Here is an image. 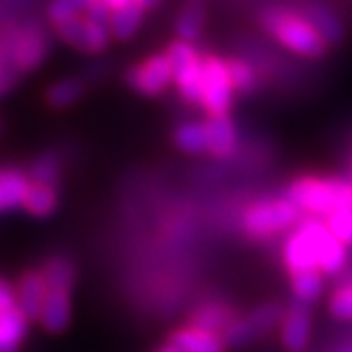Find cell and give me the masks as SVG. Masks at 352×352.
Here are the masks:
<instances>
[{"label": "cell", "mask_w": 352, "mask_h": 352, "mask_svg": "<svg viewBox=\"0 0 352 352\" xmlns=\"http://www.w3.org/2000/svg\"><path fill=\"white\" fill-rule=\"evenodd\" d=\"M258 24L268 36L296 55L307 59H321L327 55L329 43L298 8L266 6L258 12Z\"/></svg>", "instance_id": "1"}, {"label": "cell", "mask_w": 352, "mask_h": 352, "mask_svg": "<svg viewBox=\"0 0 352 352\" xmlns=\"http://www.w3.org/2000/svg\"><path fill=\"white\" fill-rule=\"evenodd\" d=\"M284 196L303 215L325 219L337 208H352V182L346 176L303 175L289 182Z\"/></svg>", "instance_id": "2"}, {"label": "cell", "mask_w": 352, "mask_h": 352, "mask_svg": "<svg viewBox=\"0 0 352 352\" xmlns=\"http://www.w3.org/2000/svg\"><path fill=\"white\" fill-rule=\"evenodd\" d=\"M50 53L47 28L38 20L0 24V59L20 73H30Z\"/></svg>", "instance_id": "3"}, {"label": "cell", "mask_w": 352, "mask_h": 352, "mask_svg": "<svg viewBox=\"0 0 352 352\" xmlns=\"http://www.w3.org/2000/svg\"><path fill=\"white\" fill-rule=\"evenodd\" d=\"M300 208L286 196L263 198L241 215V231L252 243H270L288 235L302 221Z\"/></svg>", "instance_id": "4"}, {"label": "cell", "mask_w": 352, "mask_h": 352, "mask_svg": "<svg viewBox=\"0 0 352 352\" xmlns=\"http://www.w3.org/2000/svg\"><path fill=\"white\" fill-rule=\"evenodd\" d=\"M333 233L321 217L303 215L302 221L284 235L282 241V264L288 276L319 270V258Z\"/></svg>", "instance_id": "5"}, {"label": "cell", "mask_w": 352, "mask_h": 352, "mask_svg": "<svg viewBox=\"0 0 352 352\" xmlns=\"http://www.w3.org/2000/svg\"><path fill=\"white\" fill-rule=\"evenodd\" d=\"M286 305L280 302H266L252 307L247 314H239L221 333L229 351H237L252 344L264 335H268L272 329L282 325Z\"/></svg>", "instance_id": "6"}, {"label": "cell", "mask_w": 352, "mask_h": 352, "mask_svg": "<svg viewBox=\"0 0 352 352\" xmlns=\"http://www.w3.org/2000/svg\"><path fill=\"white\" fill-rule=\"evenodd\" d=\"M204 104L206 116L231 113L235 102V88L231 82L227 61L219 55H204Z\"/></svg>", "instance_id": "7"}, {"label": "cell", "mask_w": 352, "mask_h": 352, "mask_svg": "<svg viewBox=\"0 0 352 352\" xmlns=\"http://www.w3.org/2000/svg\"><path fill=\"white\" fill-rule=\"evenodd\" d=\"M126 82L143 96H159L175 82V69L166 53H153L126 71Z\"/></svg>", "instance_id": "8"}, {"label": "cell", "mask_w": 352, "mask_h": 352, "mask_svg": "<svg viewBox=\"0 0 352 352\" xmlns=\"http://www.w3.org/2000/svg\"><path fill=\"white\" fill-rule=\"evenodd\" d=\"M53 32L57 34V38L63 39L65 43H69L71 47L88 53V55H96L108 50L112 32L106 25L92 22L87 16H76L67 22L53 25Z\"/></svg>", "instance_id": "9"}, {"label": "cell", "mask_w": 352, "mask_h": 352, "mask_svg": "<svg viewBox=\"0 0 352 352\" xmlns=\"http://www.w3.org/2000/svg\"><path fill=\"white\" fill-rule=\"evenodd\" d=\"M314 331V311L311 305L292 300L286 305L284 319L280 325V340L288 352H305L311 342Z\"/></svg>", "instance_id": "10"}, {"label": "cell", "mask_w": 352, "mask_h": 352, "mask_svg": "<svg viewBox=\"0 0 352 352\" xmlns=\"http://www.w3.org/2000/svg\"><path fill=\"white\" fill-rule=\"evenodd\" d=\"M204 126L208 133V155L217 161H227L237 151V127L231 113L206 116Z\"/></svg>", "instance_id": "11"}, {"label": "cell", "mask_w": 352, "mask_h": 352, "mask_svg": "<svg viewBox=\"0 0 352 352\" xmlns=\"http://www.w3.org/2000/svg\"><path fill=\"white\" fill-rule=\"evenodd\" d=\"M166 342L180 352H229L226 340L219 333L194 327L188 323L175 329Z\"/></svg>", "instance_id": "12"}, {"label": "cell", "mask_w": 352, "mask_h": 352, "mask_svg": "<svg viewBox=\"0 0 352 352\" xmlns=\"http://www.w3.org/2000/svg\"><path fill=\"white\" fill-rule=\"evenodd\" d=\"M237 311L233 305H229L219 298H210L200 305H196L188 314V325L206 329V331H214V333H223L226 327L237 317Z\"/></svg>", "instance_id": "13"}, {"label": "cell", "mask_w": 352, "mask_h": 352, "mask_svg": "<svg viewBox=\"0 0 352 352\" xmlns=\"http://www.w3.org/2000/svg\"><path fill=\"white\" fill-rule=\"evenodd\" d=\"M47 292H50V286H47L41 270H30L20 278L18 288H16L18 305L30 321H38L39 319L45 298H47Z\"/></svg>", "instance_id": "14"}, {"label": "cell", "mask_w": 352, "mask_h": 352, "mask_svg": "<svg viewBox=\"0 0 352 352\" xmlns=\"http://www.w3.org/2000/svg\"><path fill=\"white\" fill-rule=\"evenodd\" d=\"M73 317V300H71V289L50 288L47 298L43 303V309L39 315L41 327L50 333H63L69 327Z\"/></svg>", "instance_id": "15"}, {"label": "cell", "mask_w": 352, "mask_h": 352, "mask_svg": "<svg viewBox=\"0 0 352 352\" xmlns=\"http://www.w3.org/2000/svg\"><path fill=\"white\" fill-rule=\"evenodd\" d=\"M300 12L315 25V30L323 36L329 43V47L340 45L344 39V24L340 22L335 10H331L327 4L319 0H309L303 4V8H298Z\"/></svg>", "instance_id": "16"}, {"label": "cell", "mask_w": 352, "mask_h": 352, "mask_svg": "<svg viewBox=\"0 0 352 352\" xmlns=\"http://www.w3.org/2000/svg\"><path fill=\"white\" fill-rule=\"evenodd\" d=\"M30 186L32 180L25 173L18 168H0V214L24 206Z\"/></svg>", "instance_id": "17"}, {"label": "cell", "mask_w": 352, "mask_h": 352, "mask_svg": "<svg viewBox=\"0 0 352 352\" xmlns=\"http://www.w3.org/2000/svg\"><path fill=\"white\" fill-rule=\"evenodd\" d=\"M30 319L18 307L0 314V352H18L28 335Z\"/></svg>", "instance_id": "18"}, {"label": "cell", "mask_w": 352, "mask_h": 352, "mask_svg": "<svg viewBox=\"0 0 352 352\" xmlns=\"http://www.w3.org/2000/svg\"><path fill=\"white\" fill-rule=\"evenodd\" d=\"M226 61L227 67H229V75H231L235 94L251 96L261 88V73L251 63V59H245V57H239V55H231V57H227Z\"/></svg>", "instance_id": "19"}, {"label": "cell", "mask_w": 352, "mask_h": 352, "mask_svg": "<svg viewBox=\"0 0 352 352\" xmlns=\"http://www.w3.org/2000/svg\"><path fill=\"white\" fill-rule=\"evenodd\" d=\"M87 80L82 76H67L53 82L45 92V102L55 110H65L85 96Z\"/></svg>", "instance_id": "20"}, {"label": "cell", "mask_w": 352, "mask_h": 352, "mask_svg": "<svg viewBox=\"0 0 352 352\" xmlns=\"http://www.w3.org/2000/svg\"><path fill=\"white\" fill-rule=\"evenodd\" d=\"M39 270L43 272L50 288L71 289V292L75 288L78 274H76L75 261L71 256H65V254L50 256Z\"/></svg>", "instance_id": "21"}, {"label": "cell", "mask_w": 352, "mask_h": 352, "mask_svg": "<svg viewBox=\"0 0 352 352\" xmlns=\"http://www.w3.org/2000/svg\"><path fill=\"white\" fill-rule=\"evenodd\" d=\"M143 16H145V8L138 4L135 0L116 8L112 14V22H110L112 38L120 39V41L133 38L135 32L143 24Z\"/></svg>", "instance_id": "22"}, {"label": "cell", "mask_w": 352, "mask_h": 352, "mask_svg": "<svg viewBox=\"0 0 352 352\" xmlns=\"http://www.w3.org/2000/svg\"><path fill=\"white\" fill-rule=\"evenodd\" d=\"M175 145L188 155H208V133L204 120L200 122H182L173 133Z\"/></svg>", "instance_id": "23"}, {"label": "cell", "mask_w": 352, "mask_h": 352, "mask_svg": "<svg viewBox=\"0 0 352 352\" xmlns=\"http://www.w3.org/2000/svg\"><path fill=\"white\" fill-rule=\"evenodd\" d=\"M175 87L184 102H188L192 106L204 104V65H201V59L188 69L176 73Z\"/></svg>", "instance_id": "24"}, {"label": "cell", "mask_w": 352, "mask_h": 352, "mask_svg": "<svg viewBox=\"0 0 352 352\" xmlns=\"http://www.w3.org/2000/svg\"><path fill=\"white\" fill-rule=\"evenodd\" d=\"M22 208L28 214L36 215V217H47L59 208V188L32 182Z\"/></svg>", "instance_id": "25"}, {"label": "cell", "mask_w": 352, "mask_h": 352, "mask_svg": "<svg viewBox=\"0 0 352 352\" xmlns=\"http://www.w3.org/2000/svg\"><path fill=\"white\" fill-rule=\"evenodd\" d=\"M206 25V8L204 4H192L188 2L175 20V32L178 39H184L188 43H194L201 38Z\"/></svg>", "instance_id": "26"}, {"label": "cell", "mask_w": 352, "mask_h": 352, "mask_svg": "<svg viewBox=\"0 0 352 352\" xmlns=\"http://www.w3.org/2000/svg\"><path fill=\"white\" fill-rule=\"evenodd\" d=\"M289 288H292L294 300L314 305L325 292V276L319 270L300 272V274L289 276Z\"/></svg>", "instance_id": "27"}, {"label": "cell", "mask_w": 352, "mask_h": 352, "mask_svg": "<svg viewBox=\"0 0 352 352\" xmlns=\"http://www.w3.org/2000/svg\"><path fill=\"white\" fill-rule=\"evenodd\" d=\"M61 175H63V161L59 153L55 151L41 153L28 170V176L34 184H47V186H57V188H59Z\"/></svg>", "instance_id": "28"}, {"label": "cell", "mask_w": 352, "mask_h": 352, "mask_svg": "<svg viewBox=\"0 0 352 352\" xmlns=\"http://www.w3.org/2000/svg\"><path fill=\"white\" fill-rule=\"evenodd\" d=\"M166 57L170 59V65H173V69H175V75L176 73H180V71H184V69H188L192 65H196L201 59L200 51L194 47V43H188V41H184V39H175V41H170L168 45H166Z\"/></svg>", "instance_id": "29"}, {"label": "cell", "mask_w": 352, "mask_h": 352, "mask_svg": "<svg viewBox=\"0 0 352 352\" xmlns=\"http://www.w3.org/2000/svg\"><path fill=\"white\" fill-rule=\"evenodd\" d=\"M323 221L342 245L352 249V208H337Z\"/></svg>", "instance_id": "30"}, {"label": "cell", "mask_w": 352, "mask_h": 352, "mask_svg": "<svg viewBox=\"0 0 352 352\" xmlns=\"http://www.w3.org/2000/svg\"><path fill=\"white\" fill-rule=\"evenodd\" d=\"M329 311L339 321L352 323V282H340L329 298Z\"/></svg>", "instance_id": "31"}, {"label": "cell", "mask_w": 352, "mask_h": 352, "mask_svg": "<svg viewBox=\"0 0 352 352\" xmlns=\"http://www.w3.org/2000/svg\"><path fill=\"white\" fill-rule=\"evenodd\" d=\"M92 0H51L47 6V18L53 25L80 16Z\"/></svg>", "instance_id": "32"}, {"label": "cell", "mask_w": 352, "mask_h": 352, "mask_svg": "<svg viewBox=\"0 0 352 352\" xmlns=\"http://www.w3.org/2000/svg\"><path fill=\"white\" fill-rule=\"evenodd\" d=\"M112 14L113 8L106 2V0H92L87 6V10H85V16H87V18H90V20L96 22V24L106 25V28H110Z\"/></svg>", "instance_id": "33"}, {"label": "cell", "mask_w": 352, "mask_h": 352, "mask_svg": "<svg viewBox=\"0 0 352 352\" xmlns=\"http://www.w3.org/2000/svg\"><path fill=\"white\" fill-rule=\"evenodd\" d=\"M12 307H18V296L16 289L10 282H6L4 278H0V314L8 311Z\"/></svg>", "instance_id": "34"}, {"label": "cell", "mask_w": 352, "mask_h": 352, "mask_svg": "<svg viewBox=\"0 0 352 352\" xmlns=\"http://www.w3.org/2000/svg\"><path fill=\"white\" fill-rule=\"evenodd\" d=\"M20 75H22V73H20L18 69L10 67V65H2V67H0V96H4L6 92H10V90L16 87Z\"/></svg>", "instance_id": "35"}, {"label": "cell", "mask_w": 352, "mask_h": 352, "mask_svg": "<svg viewBox=\"0 0 352 352\" xmlns=\"http://www.w3.org/2000/svg\"><path fill=\"white\" fill-rule=\"evenodd\" d=\"M138 4H141L145 10H151V8H157L161 4V0H135Z\"/></svg>", "instance_id": "36"}, {"label": "cell", "mask_w": 352, "mask_h": 352, "mask_svg": "<svg viewBox=\"0 0 352 352\" xmlns=\"http://www.w3.org/2000/svg\"><path fill=\"white\" fill-rule=\"evenodd\" d=\"M335 352H352V339L340 342L339 346L335 349Z\"/></svg>", "instance_id": "37"}, {"label": "cell", "mask_w": 352, "mask_h": 352, "mask_svg": "<svg viewBox=\"0 0 352 352\" xmlns=\"http://www.w3.org/2000/svg\"><path fill=\"white\" fill-rule=\"evenodd\" d=\"M157 352H180V351H178V349H175L173 344H168V342H166V344H163V346H161V349H159Z\"/></svg>", "instance_id": "38"}, {"label": "cell", "mask_w": 352, "mask_h": 352, "mask_svg": "<svg viewBox=\"0 0 352 352\" xmlns=\"http://www.w3.org/2000/svg\"><path fill=\"white\" fill-rule=\"evenodd\" d=\"M188 2H192V4H204L206 0H188Z\"/></svg>", "instance_id": "39"}, {"label": "cell", "mask_w": 352, "mask_h": 352, "mask_svg": "<svg viewBox=\"0 0 352 352\" xmlns=\"http://www.w3.org/2000/svg\"><path fill=\"white\" fill-rule=\"evenodd\" d=\"M349 178H351V182H352V163H351V170H349Z\"/></svg>", "instance_id": "40"}, {"label": "cell", "mask_w": 352, "mask_h": 352, "mask_svg": "<svg viewBox=\"0 0 352 352\" xmlns=\"http://www.w3.org/2000/svg\"><path fill=\"white\" fill-rule=\"evenodd\" d=\"M2 65H6V63H4V61H2V59H0V67H2Z\"/></svg>", "instance_id": "41"}, {"label": "cell", "mask_w": 352, "mask_h": 352, "mask_svg": "<svg viewBox=\"0 0 352 352\" xmlns=\"http://www.w3.org/2000/svg\"><path fill=\"white\" fill-rule=\"evenodd\" d=\"M0 129H2V124H0Z\"/></svg>", "instance_id": "42"}]
</instances>
